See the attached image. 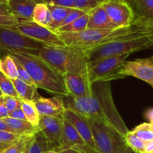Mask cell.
I'll return each instance as SVG.
<instances>
[{
	"instance_id": "1",
	"label": "cell",
	"mask_w": 153,
	"mask_h": 153,
	"mask_svg": "<svg viewBox=\"0 0 153 153\" xmlns=\"http://www.w3.org/2000/svg\"><path fill=\"white\" fill-rule=\"evenodd\" d=\"M64 102L67 108L86 119L108 126L122 136L129 131L114 104L110 82H93L91 95L77 99L66 97Z\"/></svg>"
},
{
	"instance_id": "2",
	"label": "cell",
	"mask_w": 153,
	"mask_h": 153,
	"mask_svg": "<svg viewBox=\"0 0 153 153\" xmlns=\"http://www.w3.org/2000/svg\"><path fill=\"white\" fill-rule=\"evenodd\" d=\"M29 74L37 88L59 97H70L64 76L39 55L10 54Z\"/></svg>"
},
{
	"instance_id": "3",
	"label": "cell",
	"mask_w": 153,
	"mask_h": 153,
	"mask_svg": "<svg viewBox=\"0 0 153 153\" xmlns=\"http://www.w3.org/2000/svg\"><path fill=\"white\" fill-rule=\"evenodd\" d=\"M39 56L63 76L74 73L90 76L91 61L86 50L67 46H44L39 52Z\"/></svg>"
},
{
	"instance_id": "4",
	"label": "cell",
	"mask_w": 153,
	"mask_h": 153,
	"mask_svg": "<svg viewBox=\"0 0 153 153\" xmlns=\"http://www.w3.org/2000/svg\"><path fill=\"white\" fill-rule=\"evenodd\" d=\"M152 45V42L150 37H146L111 42L90 49L88 50V52L92 64L108 57L117 56L126 54L131 55L138 51L151 49Z\"/></svg>"
},
{
	"instance_id": "5",
	"label": "cell",
	"mask_w": 153,
	"mask_h": 153,
	"mask_svg": "<svg viewBox=\"0 0 153 153\" xmlns=\"http://www.w3.org/2000/svg\"><path fill=\"white\" fill-rule=\"evenodd\" d=\"M43 43L35 41L19 33L14 27H0V49L10 54L39 55Z\"/></svg>"
},
{
	"instance_id": "6",
	"label": "cell",
	"mask_w": 153,
	"mask_h": 153,
	"mask_svg": "<svg viewBox=\"0 0 153 153\" xmlns=\"http://www.w3.org/2000/svg\"><path fill=\"white\" fill-rule=\"evenodd\" d=\"M98 153H124L126 144L123 136L114 128L92 120H88Z\"/></svg>"
},
{
	"instance_id": "7",
	"label": "cell",
	"mask_w": 153,
	"mask_h": 153,
	"mask_svg": "<svg viewBox=\"0 0 153 153\" xmlns=\"http://www.w3.org/2000/svg\"><path fill=\"white\" fill-rule=\"evenodd\" d=\"M129 55L126 54L117 56L108 57L91 64L89 76L91 83L98 81L111 82L115 79L126 78L125 76L120 75L119 72L123 64L126 61Z\"/></svg>"
},
{
	"instance_id": "8",
	"label": "cell",
	"mask_w": 153,
	"mask_h": 153,
	"mask_svg": "<svg viewBox=\"0 0 153 153\" xmlns=\"http://www.w3.org/2000/svg\"><path fill=\"white\" fill-rule=\"evenodd\" d=\"M18 21L19 22L16 25V29L25 37L43 43L46 46H66L58 34L49 28L42 26L32 20L18 19Z\"/></svg>"
},
{
	"instance_id": "9",
	"label": "cell",
	"mask_w": 153,
	"mask_h": 153,
	"mask_svg": "<svg viewBox=\"0 0 153 153\" xmlns=\"http://www.w3.org/2000/svg\"><path fill=\"white\" fill-rule=\"evenodd\" d=\"M123 76H131L143 81L153 88V55L134 61H126L119 72Z\"/></svg>"
},
{
	"instance_id": "10",
	"label": "cell",
	"mask_w": 153,
	"mask_h": 153,
	"mask_svg": "<svg viewBox=\"0 0 153 153\" xmlns=\"http://www.w3.org/2000/svg\"><path fill=\"white\" fill-rule=\"evenodd\" d=\"M102 5L114 28L130 26L135 19L133 10L125 1H106Z\"/></svg>"
},
{
	"instance_id": "11",
	"label": "cell",
	"mask_w": 153,
	"mask_h": 153,
	"mask_svg": "<svg viewBox=\"0 0 153 153\" xmlns=\"http://www.w3.org/2000/svg\"><path fill=\"white\" fill-rule=\"evenodd\" d=\"M63 116L40 117L37 126V132L52 146V149L58 145L64 127Z\"/></svg>"
},
{
	"instance_id": "12",
	"label": "cell",
	"mask_w": 153,
	"mask_h": 153,
	"mask_svg": "<svg viewBox=\"0 0 153 153\" xmlns=\"http://www.w3.org/2000/svg\"><path fill=\"white\" fill-rule=\"evenodd\" d=\"M63 117L76 128L85 143L90 148L97 152L94 135L86 118L79 114L78 112L67 108L63 113Z\"/></svg>"
},
{
	"instance_id": "13",
	"label": "cell",
	"mask_w": 153,
	"mask_h": 153,
	"mask_svg": "<svg viewBox=\"0 0 153 153\" xmlns=\"http://www.w3.org/2000/svg\"><path fill=\"white\" fill-rule=\"evenodd\" d=\"M64 78L70 97L72 98L77 99L88 97L92 93V83L88 76L67 73L64 75Z\"/></svg>"
},
{
	"instance_id": "14",
	"label": "cell",
	"mask_w": 153,
	"mask_h": 153,
	"mask_svg": "<svg viewBox=\"0 0 153 153\" xmlns=\"http://www.w3.org/2000/svg\"><path fill=\"white\" fill-rule=\"evenodd\" d=\"M36 108L40 117L63 116L66 109L64 97L55 96L52 98L40 97L34 102Z\"/></svg>"
},
{
	"instance_id": "15",
	"label": "cell",
	"mask_w": 153,
	"mask_h": 153,
	"mask_svg": "<svg viewBox=\"0 0 153 153\" xmlns=\"http://www.w3.org/2000/svg\"><path fill=\"white\" fill-rule=\"evenodd\" d=\"M40 2L39 0H11L7 4L10 13L16 18L32 20L34 7Z\"/></svg>"
},
{
	"instance_id": "16",
	"label": "cell",
	"mask_w": 153,
	"mask_h": 153,
	"mask_svg": "<svg viewBox=\"0 0 153 153\" xmlns=\"http://www.w3.org/2000/svg\"><path fill=\"white\" fill-rule=\"evenodd\" d=\"M134 12L135 18L153 21V0H125Z\"/></svg>"
},
{
	"instance_id": "17",
	"label": "cell",
	"mask_w": 153,
	"mask_h": 153,
	"mask_svg": "<svg viewBox=\"0 0 153 153\" xmlns=\"http://www.w3.org/2000/svg\"><path fill=\"white\" fill-rule=\"evenodd\" d=\"M87 28H90V29H111V28H114L111 22L104 7H102V5H100L93 10Z\"/></svg>"
},
{
	"instance_id": "18",
	"label": "cell",
	"mask_w": 153,
	"mask_h": 153,
	"mask_svg": "<svg viewBox=\"0 0 153 153\" xmlns=\"http://www.w3.org/2000/svg\"><path fill=\"white\" fill-rule=\"evenodd\" d=\"M8 126L10 132L20 136H32L37 132V128L31 125L27 120L13 119L7 117L4 119Z\"/></svg>"
},
{
	"instance_id": "19",
	"label": "cell",
	"mask_w": 153,
	"mask_h": 153,
	"mask_svg": "<svg viewBox=\"0 0 153 153\" xmlns=\"http://www.w3.org/2000/svg\"><path fill=\"white\" fill-rule=\"evenodd\" d=\"M12 82L17 93L18 97L20 100L35 102L41 97L37 91L38 88L35 85L27 84L18 79H13Z\"/></svg>"
},
{
	"instance_id": "20",
	"label": "cell",
	"mask_w": 153,
	"mask_h": 153,
	"mask_svg": "<svg viewBox=\"0 0 153 153\" xmlns=\"http://www.w3.org/2000/svg\"><path fill=\"white\" fill-rule=\"evenodd\" d=\"M49 149H52V146L37 132L28 139L23 153H43Z\"/></svg>"
},
{
	"instance_id": "21",
	"label": "cell",
	"mask_w": 153,
	"mask_h": 153,
	"mask_svg": "<svg viewBox=\"0 0 153 153\" xmlns=\"http://www.w3.org/2000/svg\"><path fill=\"white\" fill-rule=\"evenodd\" d=\"M32 21L50 29L52 24L50 11L46 3L40 2L35 6L33 11Z\"/></svg>"
},
{
	"instance_id": "22",
	"label": "cell",
	"mask_w": 153,
	"mask_h": 153,
	"mask_svg": "<svg viewBox=\"0 0 153 153\" xmlns=\"http://www.w3.org/2000/svg\"><path fill=\"white\" fill-rule=\"evenodd\" d=\"M48 7L49 9L52 18V24H51L50 29L53 31H56L58 28H60L61 23L64 22L65 18L70 13L72 8L70 7H61V6L52 5V4H48Z\"/></svg>"
},
{
	"instance_id": "23",
	"label": "cell",
	"mask_w": 153,
	"mask_h": 153,
	"mask_svg": "<svg viewBox=\"0 0 153 153\" xmlns=\"http://www.w3.org/2000/svg\"><path fill=\"white\" fill-rule=\"evenodd\" d=\"M93 10L87 12L86 13L76 19L73 22H70L68 25L60 27L55 32H79V31H82L87 29L88 22H89L90 18L92 14Z\"/></svg>"
},
{
	"instance_id": "24",
	"label": "cell",
	"mask_w": 153,
	"mask_h": 153,
	"mask_svg": "<svg viewBox=\"0 0 153 153\" xmlns=\"http://www.w3.org/2000/svg\"><path fill=\"white\" fill-rule=\"evenodd\" d=\"M21 108L25 114L26 120L34 126L37 127L40 116L34 104V102L21 100Z\"/></svg>"
},
{
	"instance_id": "25",
	"label": "cell",
	"mask_w": 153,
	"mask_h": 153,
	"mask_svg": "<svg viewBox=\"0 0 153 153\" xmlns=\"http://www.w3.org/2000/svg\"><path fill=\"white\" fill-rule=\"evenodd\" d=\"M0 71L11 80L17 79L15 61L10 55H6L0 58Z\"/></svg>"
},
{
	"instance_id": "26",
	"label": "cell",
	"mask_w": 153,
	"mask_h": 153,
	"mask_svg": "<svg viewBox=\"0 0 153 153\" xmlns=\"http://www.w3.org/2000/svg\"><path fill=\"white\" fill-rule=\"evenodd\" d=\"M131 131L144 143L153 140V125L149 123H142Z\"/></svg>"
},
{
	"instance_id": "27",
	"label": "cell",
	"mask_w": 153,
	"mask_h": 153,
	"mask_svg": "<svg viewBox=\"0 0 153 153\" xmlns=\"http://www.w3.org/2000/svg\"><path fill=\"white\" fill-rule=\"evenodd\" d=\"M123 138L126 146L133 152L135 153H145V143L134 135L132 131L129 130L126 134H124Z\"/></svg>"
},
{
	"instance_id": "28",
	"label": "cell",
	"mask_w": 153,
	"mask_h": 153,
	"mask_svg": "<svg viewBox=\"0 0 153 153\" xmlns=\"http://www.w3.org/2000/svg\"><path fill=\"white\" fill-rule=\"evenodd\" d=\"M24 137L25 136L18 135L10 131H0V153L17 143Z\"/></svg>"
},
{
	"instance_id": "29",
	"label": "cell",
	"mask_w": 153,
	"mask_h": 153,
	"mask_svg": "<svg viewBox=\"0 0 153 153\" xmlns=\"http://www.w3.org/2000/svg\"><path fill=\"white\" fill-rule=\"evenodd\" d=\"M0 90L3 95L11 96L19 98L12 80L3 74L1 71H0Z\"/></svg>"
},
{
	"instance_id": "30",
	"label": "cell",
	"mask_w": 153,
	"mask_h": 153,
	"mask_svg": "<svg viewBox=\"0 0 153 153\" xmlns=\"http://www.w3.org/2000/svg\"><path fill=\"white\" fill-rule=\"evenodd\" d=\"M108 0H75L73 8L88 12L102 5Z\"/></svg>"
},
{
	"instance_id": "31",
	"label": "cell",
	"mask_w": 153,
	"mask_h": 153,
	"mask_svg": "<svg viewBox=\"0 0 153 153\" xmlns=\"http://www.w3.org/2000/svg\"><path fill=\"white\" fill-rule=\"evenodd\" d=\"M0 104L3 105L7 109L9 113L21 107V100L11 96L2 95L0 97Z\"/></svg>"
},
{
	"instance_id": "32",
	"label": "cell",
	"mask_w": 153,
	"mask_h": 153,
	"mask_svg": "<svg viewBox=\"0 0 153 153\" xmlns=\"http://www.w3.org/2000/svg\"><path fill=\"white\" fill-rule=\"evenodd\" d=\"M31 137V136H25V137H22L19 141H18L17 143L13 144L10 147L7 148L1 153H22L25 149L27 141Z\"/></svg>"
},
{
	"instance_id": "33",
	"label": "cell",
	"mask_w": 153,
	"mask_h": 153,
	"mask_svg": "<svg viewBox=\"0 0 153 153\" xmlns=\"http://www.w3.org/2000/svg\"><path fill=\"white\" fill-rule=\"evenodd\" d=\"M14 60L15 64H16V70H17V79L19 80L22 81V82H25L27 84H29L31 85H34V82L32 81L31 78L30 77L29 74L27 73V71L25 70V69L19 64L18 61H16V60Z\"/></svg>"
},
{
	"instance_id": "34",
	"label": "cell",
	"mask_w": 153,
	"mask_h": 153,
	"mask_svg": "<svg viewBox=\"0 0 153 153\" xmlns=\"http://www.w3.org/2000/svg\"><path fill=\"white\" fill-rule=\"evenodd\" d=\"M19 21L14 15L1 14L0 13V27H14L18 24Z\"/></svg>"
},
{
	"instance_id": "35",
	"label": "cell",
	"mask_w": 153,
	"mask_h": 153,
	"mask_svg": "<svg viewBox=\"0 0 153 153\" xmlns=\"http://www.w3.org/2000/svg\"><path fill=\"white\" fill-rule=\"evenodd\" d=\"M87 12L83 11V10H79V9H76V8H72V10H70V12L68 13V15H67V17L65 18L64 22L61 23V26L60 27H62L64 26V25H68V24H70V22H73V21L76 20V19L79 18L80 16H82V15H84Z\"/></svg>"
},
{
	"instance_id": "36",
	"label": "cell",
	"mask_w": 153,
	"mask_h": 153,
	"mask_svg": "<svg viewBox=\"0 0 153 153\" xmlns=\"http://www.w3.org/2000/svg\"><path fill=\"white\" fill-rule=\"evenodd\" d=\"M75 0H50L48 4L73 8Z\"/></svg>"
},
{
	"instance_id": "37",
	"label": "cell",
	"mask_w": 153,
	"mask_h": 153,
	"mask_svg": "<svg viewBox=\"0 0 153 153\" xmlns=\"http://www.w3.org/2000/svg\"><path fill=\"white\" fill-rule=\"evenodd\" d=\"M9 117H11L16 120H26V118H25V114H24L21 107L18 108L16 110L13 111L12 112L9 113Z\"/></svg>"
},
{
	"instance_id": "38",
	"label": "cell",
	"mask_w": 153,
	"mask_h": 153,
	"mask_svg": "<svg viewBox=\"0 0 153 153\" xmlns=\"http://www.w3.org/2000/svg\"><path fill=\"white\" fill-rule=\"evenodd\" d=\"M144 117L149 121V123L153 125V108H150L145 111Z\"/></svg>"
},
{
	"instance_id": "39",
	"label": "cell",
	"mask_w": 153,
	"mask_h": 153,
	"mask_svg": "<svg viewBox=\"0 0 153 153\" xmlns=\"http://www.w3.org/2000/svg\"><path fill=\"white\" fill-rule=\"evenodd\" d=\"M9 117V112L7 109L3 105L0 104V119L4 120Z\"/></svg>"
},
{
	"instance_id": "40",
	"label": "cell",
	"mask_w": 153,
	"mask_h": 153,
	"mask_svg": "<svg viewBox=\"0 0 153 153\" xmlns=\"http://www.w3.org/2000/svg\"><path fill=\"white\" fill-rule=\"evenodd\" d=\"M0 13H1V14H9V13H10L8 4L0 2Z\"/></svg>"
},
{
	"instance_id": "41",
	"label": "cell",
	"mask_w": 153,
	"mask_h": 153,
	"mask_svg": "<svg viewBox=\"0 0 153 153\" xmlns=\"http://www.w3.org/2000/svg\"><path fill=\"white\" fill-rule=\"evenodd\" d=\"M145 153H150L153 150V140L145 142Z\"/></svg>"
},
{
	"instance_id": "42",
	"label": "cell",
	"mask_w": 153,
	"mask_h": 153,
	"mask_svg": "<svg viewBox=\"0 0 153 153\" xmlns=\"http://www.w3.org/2000/svg\"><path fill=\"white\" fill-rule=\"evenodd\" d=\"M0 131H10L9 129L8 126L6 124V123L4 122V120L0 119Z\"/></svg>"
},
{
	"instance_id": "43",
	"label": "cell",
	"mask_w": 153,
	"mask_h": 153,
	"mask_svg": "<svg viewBox=\"0 0 153 153\" xmlns=\"http://www.w3.org/2000/svg\"><path fill=\"white\" fill-rule=\"evenodd\" d=\"M58 153H82L79 151H76L75 149H63V150L59 151V152H57Z\"/></svg>"
},
{
	"instance_id": "44",
	"label": "cell",
	"mask_w": 153,
	"mask_h": 153,
	"mask_svg": "<svg viewBox=\"0 0 153 153\" xmlns=\"http://www.w3.org/2000/svg\"><path fill=\"white\" fill-rule=\"evenodd\" d=\"M124 153H135L134 152H133L132 150H131L130 148H128V146H126V148L125 149V152H124Z\"/></svg>"
},
{
	"instance_id": "45",
	"label": "cell",
	"mask_w": 153,
	"mask_h": 153,
	"mask_svg": "<svg viewBox=\"0 0 153 153\" xmlns=\"http://www.w3.org/2000/svg\"><path fill=\"white\" fill-rule=\"evenodd\" d=\"M43 153H58V152H57L56 151L54 150V149H49V150L46 151V152H44Z\"/></svg>"
},
{
	"instance_id": "46",
	"label": "cell",
	"mask_w": 153,
	"mask_h": 153,
	"mask_svg": "<svg viewBox=\"0 0 153 153\" xmlns=\"http://www.w3.org/2000/svg\"><path fill=\"white\" fill-rule=\"evenodd\" d=\"M11 0H0V2H2V3H4V4H8L9 1H10Z\"/></svg>"
},
{
	"instance_id": "47",
	"label": "cell",
	"mask_w": 153,
	"mask_h": 153,
	"mask_svg": "<svg viewBox=\"0 0 153 153\" xmlns=\"http://www.w3.org/2000/svg\"><path fill=\"white\" fill-rule=\"evenodd\" d=\"M39 1H40L41 2H44V3H46V4H48L50 0H39Z\"/></svg>"
},
{
	"instance_id": "48",
	"label": "cell",
	"mask_w": 153,
	"mask_h": 153,
	"mask_svg": "<svg viewBox=\"0 0 153 153\" xmlns=\"http://www.w3.org/2000/svg\"><path fill=\"white\" fill-rule=\"evenodd\" d=\"M151 40H152V47H151V49H153V36H152V37H150Z\"/></svg>"
},
{
	"instance_id": "49",
	"label": "cell",
	"mask_w": 153,
	"mask_h": 153,
	"mask_svg": "<svg viewBox=\"0 0 153 153\" xmlns=\"http://www.w3.org/2000/svg\"><path fill=\"white\" fill-rule=\"evenodd\" d=\"M108 1H124L125 0H108Z\"/></svg>"
},
{
	"instance_id": "50",
	"label": "cell",
	"mask_w": 153,
	"mask_h": 153,
	"mask_svg": "<svg viewBox=\"0 0 153 153\" xmlns=\"http://www.w3.org/2000/svg\"><path fill=\"white\" fill-rule=\"evenodd\" d=\"M3 94H2V93H1V90H0V97H1V96H2Z\"/></svg>"
},
{
	"instance_id": "51",
	"label": "cell",
	"mask_w": 153,
	"mask_h": 153,
	"mask_svg": "<svg viewBox=\"0 0 153 153\" xmlns=\"http://www.w3.org/2000/svg\"><path fill=\"white\" fill-rule=\"evenodd\" d=\"M150 153H153V150H152V152H151Z\"/></svg>"
},
{
	"instance_id": "52",
	"label": "cell",
	"mask_w": 153,
	"mask_h": 153,
	"mask_svg": "<svg viewBox=\"0 0 153 153\" xmlns=\"http://www.w3.org/2000/svg\"><path fill=\"white\" fill-rule=\"evenodd\" d=\"M22 153H23V152H22Z\"/></svg>"
}]
</instances>
